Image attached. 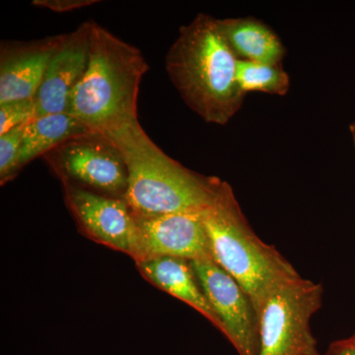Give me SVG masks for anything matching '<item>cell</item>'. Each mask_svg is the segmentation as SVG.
Wrapping results in <instances>:
<instances>
[{
  "label": "cell",
  "mask_w": 355,
  "mask_h": 355,
  "mask_svg": "<svg viewBox=\"0 0 355 355\" xmlns=\"http://www.w3.org/2000/svg\"><path fill=\"white\" fill-rule=\"evenodd\" d=\"M238 60L217 19L200 13L180 28L166 55V70L189 108L207 123L224 125L244 101Z\"/></svg>",
  "instance_id": "cell-1"
},
{
  "label": "cell",
  "mask_w": 355,
  "mask_h": 355,
  "mask_svg": "<svg viewBox=\"0 0 355 355\" xmlns=\"http://www.w3.org/2000/svg\"><path fill=\"white\" fill-rule=\"evenodd\" d=\"M103 135L125 158V200L135 216L202 214L214 205L223 181L198 174L170 157L147 135L139 121Z\"/></svg>",
  "instance_id": "cell-2"
},
{
  "label": "cell",
  "mask_w": 355,
  "mask_h": 355,
  "mask_svg": "<svg viewBox=\"0 0 355 355\" xmlns=\"http://www.w3.org/2000/svg\"><path fill=\"white\" fill-rule=\"evenodd\" d=\"M90 20L87 69L71 96L69 113L103 133L139 121L140 83L149 65L139 49Z\"/></svg>",
  "instance_id": "cell-3"
},
{
  "label": "cell",
  "mask_w": 355,
  "mask_h": 355,
  "mask_svg": "<svg viewBox=\"0 0 355 355\" xmlns=\"http://www.w3.org/2000/svg\"><path fill=\"white\" fill-rule=\"evenodd\" d=\"M202 218L212 260L245 289L258 312L275 287L300 277L277 248L254 233L227 182Z\"/></svg>",
  "instance_id": "cell-4"
},
{
  "label": "cell",
  "mask_w": 355,
  "mask_h": 355,
  "mask_svg": "<svg viewBox=\"0 0 355 355\" xmlns=\"http://www.w3.org/2000/svg\"><path fill=\"white\" fill-rule=\"evenodd\" d=\"M323 293L322 284L301 275L275 287L259 310L260 355H320L310 322Z\"/></svg>",
  "instance_id": "cell-5"
},
{
  "label": "cell",
  "mask_w": 355,
  "mask_h": 355,
  "mask_svg": "<svg viewBox=\"0 0 355 355\" xmlns=\"http://www.w3.org/2000/svg\"><path fill=\"white\" fill-rule=\"evenodd\" d=\"M43 158L62 184L125 200L128 166L118 147L103 133L78 135L44 154Z\"/></svg>",
  "instance_id": "cell-6"
},
{
  "label": "cell",
  "mask_w": 355,
  "mask_h": 355,
  "mask_svg": "<svg viewBox=\"0 0 355 355\" xmlns=\"http://www.w3.org/2000/svg\"><path fill=\"white\" fill-rule=\"evenodd\" d=\"M62 189L65 205L84 236L128 254L135 263L146 259L137 216L127 200L71 184H62Z\"/></svg>",
  "instance_id": "cell-7"
},
{
  "label": "cell",
  "mask_w": 355,
  "mask_h": 355,
  "mask_svg": "<svg viewBox=\"0 0 355 355\" xmlns=\"http://www.w3.org/2000/svg\"><path fill=\"white\" fill-rule=\"evenodd\" d=\"M191 263L220 320L222 334L239 355H260V315L249 294L212 259Z\"/></svg>",
  "instance_id": "cell-8"
},
{
  "label": "cell",
  "mask_w": 355,
  "mask_h": 355,
  "mask_svg": "<svg viewBox=\"0 0 355 355\" xmlns=\"http://www.w3.org/2000/svg\"><path fill=\"white\" fill-rule=\"evenodd\" d=\"M91 20L65 34L35 97L37 116L69 113L70 100L87 69Z\"/></svg>",
  "instance_id": "cell-9"
},
{
  "label": "cell",
  "mask_w": 355,
  "mask_h": 355,
  "mask_svg": "<svg viewBox=\"0 0 355 355\" xmlns=\"http://www.w3.org/2000/svg\"><path fill=\"white\" fill-rule=\"evenodd\" d=\"M65 34L35 41L2 42L0 48V104L35 99L51 58Z\"/></svg>",
  "instance_id": "cell-10"
},
{
  "label": "cell",
  "mask_w": 355,
  "mask_h": 355,
  "mask_svg": "<svg viewBox=\"0 0 355 355\" xmlns=\"http://www.w3.org/2000/svg\"><path fill=\"white\" fill-rule=\"evenodd\" d=\"M137 219L146 259L155 257H174L189 261L212 259L202 214H164L137 217Z\"/></svg>",
  "instance_id": "cell-11"
},
{
  "label": "cell",
  "mask_w": 355,
  "mask_h": 355,
  "mask_svg": "<svg viewBox=\"0 0 355 355\" xmlns=\"http://www.w3.org/2000/svg\"><path fill=\"white\" fill-rule=\"evenodd\" d=\"M135 263L147 282L197 310L222 333L220 320L203 292L191 261L155 257Z\"/></svg>",
  "instance_id": "cell-12"
},
{
  "label": "cell",
  "mask_w": 355,
  "mask_h": 355,
  "mask_svg": "<svg viewBox=\"0 0 355 355\" xmlns=\"http://www.w3.org/2000/svg\"><path fill=\"white\" fill-rule=\"evenodd\" d=\"M224 38L237 58L249 62L280 64L286 49L279 36L254 18L217 19Z\"/></svg>",
  "instance_id": "cell-13"
},
{
  "label": "cell",
  "mask_w": 355,
  "mask_h": 355,
  "mask_svg": "<svg viewBox=\"0 0 355 355\" xmlns=\"http://www.w3.org/2000/svg\"><path fill=\"white\" fill-rule=\"evenodd\" d=\"M89 132L93 130L69 113L36 116L26 125L19 156L21 169L67 140Z\"/></svg>",
  "instance_id": "cell-14"
},
{
  "label": "cell",
  "mask_w": 355,
  "mask_h": 355,
  "mask_svg": "<svg viewBox=\"0 0 355 355\" xmlns=\"http://www.w3.org/2000/svg\"><path fill=\"white\" fill-rule=\"evenodd\" d=\"M237 83L245 95L249 92L286 95L291 88V77L280 64L238 60Z\"/></svg>",
  "instance_id": "cell-15"
},
{
  "label": "cell",
  "mask_w": 355,
  "mask_h": 355,
  "mask_svg": "<svg viewBox=\"0 0 355 355\" xmlns=\"http://www.w3.org/2000/svg\"><path fill=\"white\" fill-rule=\"evenodd\" d=\"M20 125L0 135V184L12 181L21 172L19 156L26 125Z\"/></svg>",
  "instance_id": "cell-16"
},
{
  "label": "cell",
  "mask_w": 355,
  "mask_h": 355,
  "mask_svg": "<svg viewBox=\"0 0 355 355\" xmlns=\"http://www.w3.org/2000/svg\"><path fill=\"white\" fill-rule=\"evenodd\" d=\"M36 116L35 99L2 103L0 104V135L30 123Z\"/></svg>",
  "instance_id": "cell-17"
},
{
  "label": "cell",
  "mask_w": 355,
  "mask_h": 355,
  "mask_svg": "<svg viewBox=\"0 0 355 355\" xmlns=\"http://www.w3.org/2000/svg\"><path fill=\"white\" fill-rule=\"evenodd\" d=\"M98 0H34L32 6L57 13L69 12L98 3Z\"/></svg>",
  "instance_id": "cell-18"
},
{
  "label": "cell",
  "mask_w": 355,
  "mask_h": 355,
  "mask_svg": "<svg viewBox=\"0 0 355 355\" xmlns=\"http://www.w3.org/2000/svg\"><path fill=\"white\" fill-rule=\"evenodd\" d=\"M324 355H355L354 336L331 343Z\"/></svg>",
  "instance_id": "cell-19"
},
{
  "label": "cell",
  "mask_w": 355,
  "mask_h": 355,
  "mask_svg": "<svg viewBox=\"0 0 355 355\" xmlns=\"http://www.w3.org/2000/svg\"><path fill=\"white\" fill-rule=\"evenodd\" d=\"M350 133H352V141H354L355 148V123L350 125Z\"/></svg>",
  "instance_id": "cell-20"
},
{
  "label": "cell",
  "mask_w": 355,
  "mask_h": 355,
  "mask_svg": "<svg viewBox=\"0 0 355 355\" xmlns=\"http://www.w3.org/2000/svg\"><path fill=\"white\" fill-rule=\"evenodd\" d=\"M352 336H354V338H355V333H354V335H352Z\"/></svg>",
  "instance_id": "cell-21"
}]
</instances>
